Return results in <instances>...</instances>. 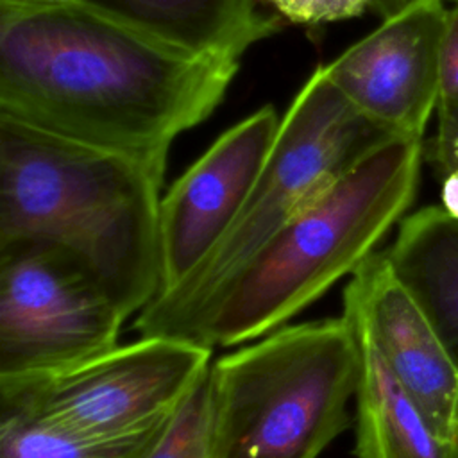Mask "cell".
<instances>
[{"mask_svg":"<svg viewBox=\"0 0 458 458\" xmlns=\"http://www.w3.org/2000/svg\"><path fill=\"white\" fill-rule=\"evenodd\" d=\"M458 106V7L447 9L440 43L438 106Z\"/></svg>","mask_w":458,"mask_h":458,"instance_id":"cell-17","label":"cell"},{"mask_svg":"<svg viewBox=\"0 0 458 458\" xmlns=\"http://www.w3.org/2000/svg\"><path fill=\"white\" fill-rule=\"evenodd\" d=\"M263 106L227 129L161 197V292L181 283L229 233L249 200L279 131Z\"/></svg>","mask_w":458,"mask_h":458,"instance_id":"cell-8","label":"cell"},{"mask_svg":"<svg viewBox=\"0 0 458 458\" xmlns=\"http://www.w3.org/2000/svg\"><path fill=\"white\" fill-rule=\"evenodd\" d=\"M385 256L458 363V220L442 206L417 209Z\"/></svg>","mask_w":458,"mask_h":458,"instance_id":"cell-13","label":"cell"},{"mask_svg":"<svg viewBox=\"0 0 458 458\" xmlns=\"http://www.w3.org/2000/svg\"><path fill=\"white\" fill-rule=\"evenodd\" d=\"M279 14L293 23H322L360 16L372 0H268Z\"/></svg>","mask_w":458,"mask_h":458,"instance_id":"cell-16","label":"cell"},{"mask_svg":"<svg viewBox=\"0 0 458 458\" xmlns=\"http://www.w3.org/2000/svg\"><path fill=\"white\" fill-rule=\"evenodd\" d=\"M358 376V338L344 315L288 322L213 360V458H320L351 424Z\"/></svg>","mask_w":458,"mask_h":458,"instance_id":"cell-4","label":"cell"},{"mask_svg":"<svg viewBox=\"0 0 458 458\" xmlns=\"http://www.w3.org/2000/svg\"><path fill=\"white\" fill-rule=\"evenodd\" d=\"M442 0L383 23L324 70L367 118L395 136L422 138L438 106Z\"/></svg>","mask_w":458,"mask_h":458,"instance_id":"cell-10","label":"cell"},{"mask_svg":"<svg viewBox=\"0 0 458 458\" xmlns=\"http://www.w3.org/2000/svg\"><path fill=\"white\" fill-rule=\"evenodd\" d=\"M344 288L342 315L367 335L435 433L458 444V363L385 252H372Z\"/></svg>","mask_w":458,"mask_h":458,"instance_id":"cell-9","label":"cell"},{"mask_svg":"<svg viewBox=\"0 0 458 458\" xmlns=\"http://www.w3.org/2000/svg\"><path fill=\"white\" fill-rule=\"evenodd\" d=\"M163 428L136 438L102 440L63 429L20 410L0 408V458H143Z\"/></svg>","mask_w":458,"mask_h":458,"instance_id":"cell-14","label":"cell"},{"mask_svg":"<svg viewBox=\"0 0 458 458\" xmlns=\"http://www.w3.org/2000/svg\"><path fill=\"white\" fill-rule=\"evenodd\" d=\"M166 159L131 156L0 114V250L43 245L77 259L125 317L161 290Z\"/></svg>","mask_w":458,"mask_h":458,"instance_id":"cell-2","label":"cell"},{"mask_svg":"<svg viewBox=\"0 0 458 458\" xmlns=\"http://www.w3.org/2000/svg\"><path fill=\"white\" fill-rule=\"evenodd\" d=\"M143 458H213L209 367L182 397Z\"/></svg>","mask_w":458,"mask_h":458,"instance_id":"cell-15","label":"cell"},{"mask_svg":"<svg viewBox=\"0 0 458 458\" xmlns=\"http://www.w3.org/2000/svg\"><path fill=\"white\" fill-rule=\"evenodd\" d=\"M454 7H458V0H454Z\"/></svg>","mask_w":458,"mask_h":458,"instance_id":"cell-22","label":"cell"},{"mask_svg":"<svg viewBox=\"0 0 458 458\" xmlns=\"http://www.w3.org/2000/svg\"><path fill=\"white\" fill-rule=\"evenodd\" d=\"M125 318L70 254L43 245L0 250V379L95 358L118 345Z\"/></svg>","mask_w":458,"mask_h":458,"instance_id":"cell-7","label":"cell"},{"mask_svg":"<svg viewBox=\"0 0 458 458\" xmlns=\"http://www.w3.org/2000/svg\"><path fill=\"white\" fill-rule=\"evenodd\" d=\"M54 2H66V0H0V4H11V5H34V4H54Z\"/></svg>","mask_w":458,"mask_h":458,"instance_id":"cell-21","label":"cell"},{"mask_svg":"<svg viewBox=\"0 0 458 458\" xmlns=\"http://www.w3.org/2000/svg\"><path fill=\"white\" fill-rule=\"evenodd\" d=\"M111 20L202 57L240 59L279 23L259 0H75Z\"/></svg>","mask_w":458,"mask_h":458,"instance_id":"cell-11","label":"cell"},{"mask_svg":"<svg viewBox=\"0 0 458 458\" xmlns=\"http://www.w3.org/2000/svg\"><path fill=\"white\" fill-rule=\"evenodd\" d=\"M422 138L394 136L283 224L211 297L188 340L215 347L252 342L297 317L351 276L411 206Z\"/></svg>","mask_w":458,"mask_h":458,"instance_id":"cell-3","label":"cell"},{"mask_svg":"<svg viewBox=\"0 0 458 458\" xmlns=\"http://www.w3.org/2000/svg\"><path fill=\"white\" fill-rule=\"evenodd\" d=\"M438 129L428 147L424 157L429 159L435 172L458 168V106L437 107Z\"/></svg>","mask_w":458,"mask_h":458,"instance_id":"cell-18","label":"cell"},{"mask_svg":"<svg viewBox=\"0 0 458 458\" xmlns=\"http://www.w3.org/2000/svg\"><path fill=\"white\" fill-rule=\"evenodd\" d=\"M317 68L293 98L261 175L224 240L136 317L138 336L188 340L218 288L292 216L326 193L372 148L394 138Z\"/></svg>","mask_w":458,"mask_h":458,"instance_id":"cell-5","label":"cell"},{"mask_svg":"<svg viewBox=\"0 0 458 458\" xmlns=\"http://www.w3.org/2000/svg\"><path fill=\"white\" fill-rule=\"evenodd\" d=\"M238 59L174 48L75 0L0 4V114L166 159L220 104Z\"/></svg>","mask_w":458,"mask_h":458,"instance_id":"cell-1","label":"cell"},{"mask_svg":"<svg viewBox=\"0 0 458 458\" xmlns=\"http://www.w3.org/2000/svg\"><path fill=\"white\" fill-rule=\"evenodd\" d=\"M429 2H435V0H372L370 9L376 14H379L381 20H390Z\"/></svg>","mask_w":458,"mask_h":458,"instance_id":"cell-20","label":"cell"},{"mask_svg":"<svg viewBox=\"0 0 458 458\" xmlns=\"http://www.w3.org/2000/svg\"><path fill=\"white\" fill-rule=\"evenodd\" d=\"M211 361L197 342L140 336L59 372L0 379V408L91 438H136L170 420Z\"/></svg>","mask_w":458,"mask_h":458,"instance_id":"cell-6","label":"cell"},{"mask_svg":"<svg viewBox=\"0 0 458 458\" xmlns=\"http://www.w3.org/2000/svg\"><path fill=\"white\" fill-rule=\"evenodd\" d=\"M440 177V197L442 208L458 220V168H449L438 174Z\"/></svg>","mask_w":458,"mask_h":458,"instance_id":"cell-19","label":"cell"},{"mask_svg":"<svg viewBox=\"0 0 458 458\" xmlns=\"http://www.w3.org/2000/svg\"><path fill=\"white\" fill-rule=\"evenodd\" d=\"M352 326V324H351ZM360 347L356 403L358 458H458L388 369L374 344L352 326Z\"/></svg>","mask_w":458,"mask_h":458,"instance_id":"cell-12","label":"cell"}]
</instances>
